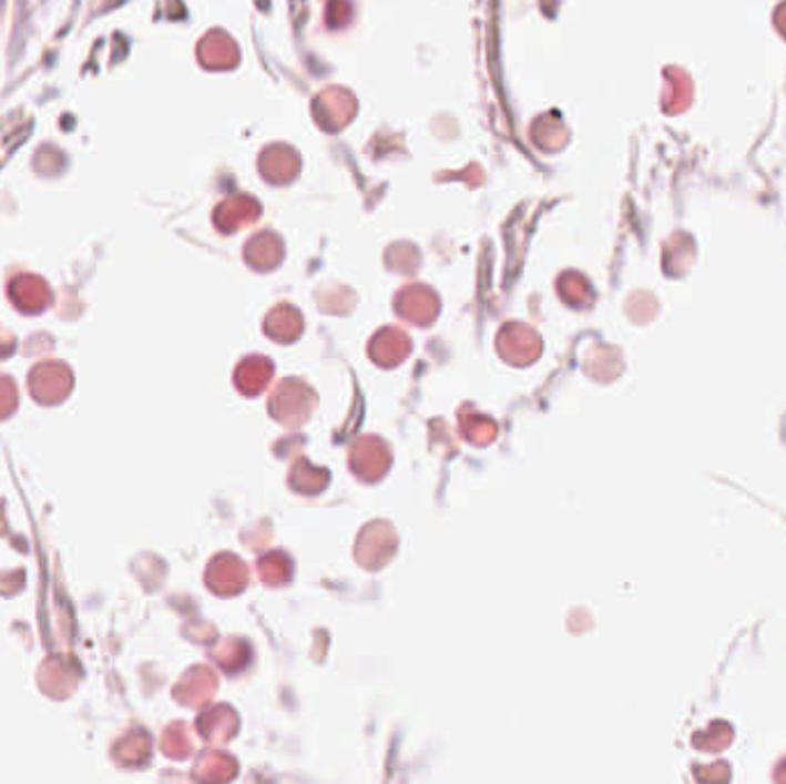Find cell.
<instances>
[{"instance_id": "cell-1", "label": "cell", "mask_w": 786, "mask_h": 784, "mask_svg": "<svg viewBox=\"0 0 786 784\" xmlns=\"http://www.w3.org/2000/svg\"><path fill=\"white\" fill-rule=\"evenodd\" d=\"M276 405H280V410H274L272 415L278 421L288 424V426H299L302 421H306V415L313 405V391L304 383L288 380L274 391L272 407H276Z\"/></svg>"}, {"instance_id": "cell-2", "label": "cell", "mask_w": 786, "mask_h": 784, "mask_svg": "<svg viewBox=\"0 0 786 784\" xmlns=\"http://www.w3.org/2000/svg\"><path fill=\"white\" fill-rule=\"evenodd\" d=\"M391 462L389 449L385 442H380L375 437H368V440H359L353 449V469L364 479V481H375L380 479L387 467Z\"/></svg>"}, {"instance_id": "cell-3", "label": "cell", "mask_w": 786, "mask_h": 784, "mask_svg": "<svg viewBox=\"0 0 786 784\" xmlns=\"http://www.w3.org/2000/svg\"><path fill=\"white\" fill-rule=\"evenodd\" d=\"M248 582V573L244 563L233 554H222L212 561L207 573V584L216 593H239Z\"/></svg>"}, {"instance_id": "cell-4", "label": "cell", "mask_w": 786, "mask_h": 784, "mask_svg": "<svg viewBox=\"0 0 786 784\" xmlns=\"http://www.w3.org/2000/svg\"><path fill=\"white\" fill-rule=\"evenodd\" d=\"M410 355V340L398 329H385L370 343V357L380 366H396Z\"/></svg>"}, {"instance_id": "cell-5", "label": "cell", "mask_w": 786, "mask_h": 784, "mask_svg": "<svg viewBox=\"0 0 786 784\" xmlns=\"http://www.w3.org/2000/svg\"><path fill=\"white\" fill-rule=\"evenodd\" d=\"M501 338H509L516 343V348H507V350H501V357H507L511 364H531L533 359H537L541 355V340L539 336L533 334L531 329L527 327H518V325H511L507 327L504 332L499 334Z\"/></svg>"}, {"instance_id": "cell-6", "label": "cell", "mask_w": 786, "mask_h": 784, "mask_svg": "<svg viewBox=\"0 0 786 784\" xmlns=\"http://www.w3.org/2000/svg\"><path fill=\"white\" fill-rule=\"evenodd\" d=\"M272 373H274V366L269 364V359L251 357L244 364H239V368L235 373L237 389L246 396H256L267 387Z\"/></svg>"}, {"instance_id": "cell-7", "label": "cell", "mask_w": 786, "mask_h": 784, "mask_svg": "<svg viewBox=\"0 0 786 784\" xmlns=\"http://www.w3.org/2000/svg\"><path fill=\"white\" fill-rule=\"evenodd\" d=\"M304 329V323L299 318V313L295 308H276L272 310V316L265 323V332L276 338V340H295Z\"/></svg>"}]
</instances>
